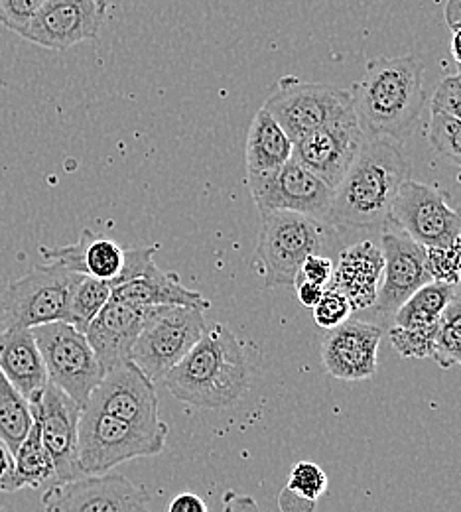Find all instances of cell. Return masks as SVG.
Instances as JSON below:
<instances>
[{
  "instance_id": "4fadbf2b",
  "label": "cell",
  "mask_w": 461,
  "mask_h": 512,
  "mask_svg": "<svg viewBox=\"0 0 461 512\" xmlns=\"http://www.w3.org/2000/svg\"><path fill=\"white\" fill-rule=\"evenodd\" d=\"M148 493L119 473L83 475L46 489L44 512H150Z\"/></svg>"
},
{
  "instance_id": "7dc6e473",
  "label": "cell",
  "mask_w": 461,
  "mask_h": 512,
  "mask_svg": "<svg viewBox=\"0 0 461 512\" xmlns=\"http://www.w3.org/2000/svg\"><path fill=\"white\" fill-rule=\"evenodd\" d=\"M460 75H461V67H460Z\"/></svg>"
},
{
  "instance_id": "7402d4cb",
  "label": "cell",
  "mask_w": 461,
  "mask_h": 512,
  "mask_svg": "<svg viewBox=\"0 0 461 512\" xmlns=\"http://www.w3.org/2000/svg\"><path fill=\"white\" fill-rule=\"evenodd\" d=\"M48 262H60L69 270L91 276L97 280L115 282L125 270L127 249H123L117 241L101 237L89 229H85L75 245L56 247V249H40Z\"/></svg>"
},
{
  "instance_id": "b9f144b4",
  "label": "cell",
  "mask_w": 461,
  "mask_h": 512,
  "mask_svg": "<svg viewBox=\"0 0 461 512\" xmlns=\"http://www.w3.org/2000/svg\"><path fill=\"white\" fill-rule=\"evenodd\" d=\"M444 16H446V24L450 26V30H461V0H448L446 8H444Z\"/></svg>"
},
{
  "instance_id": "8d00e7d4",
  "label": "cell",
  "mask_w": 461,
  "mask_h": 512,
  "mask_svg": "<svg viewBox=\"0 0 461 512\" xmlns=\"http://www.w3.org/2000/svg\"><path fill=\"white\" fill-rule=\"evenodd\" d=\"M333 268H335V262L324 255H312L308 256L300 268V274H298V280H304V282H312V284H318V286H328L330 284L331 276H333Z\"/></svg>"
},
{
  "instance_id": "d590c367",
  "label": "cell",
  "mask_w": 461,
  "mask_h": 512,
  "mask_svg": "<svg viewBox=\"0 0 461 512\" xmlns=\"http://www.w3.org/2000/svg\"><path fill=\"white\" fill-rule=\"evenodd\" d=\"M432 113H440L461 121V75H450L440 81L430 101Z\"/></svg>"
},
{
  "instance_id": "ab89813d",
  "label": "cell",
  "mask_w": 461,
  "mask_h": 512,
  "mask_svg": "<svg viewBox=\"0 0 461 512\" xmlns=\"http://www.w3.org/2000/svg\"><path fill=\"white\" fill-rule=\"evenodd\" d=\"M14 455L0 442V493H12Z\"/></svg>"
},
{
  "instance_id": "8fae6325",
  "label": "cell",
  "mask_w": 461,
  "mask_h": 512,
  "mask_svg": "<svg viewBox=\"0 0 461 512\" xmlns=\"http://www.w3.org/2000/svg\"><path fill=\"white\" fill-rule=\"evenodd\" d=\"M83 410L119 418L146 432L168 434L160 418L156 386L132 361L105 371Z\"/></svg>"
},
{
  "instance_id": "7c38bea8",
  "label": "cell",
  "mask_w": 461,
  "mask_h": 512,
  "mask_svg": "<svg viewBox=\"0 0 461 512\" xmlns=\"http://www.w3.org/2000/svg\"><path fill=\"white\" fill-rule=\"evenodd\" d=\"M247 180L261 215L270 211H288L328 227L333 190L298 160L292 158L270 174Z\"/></svg>"
},
{
  "instance_id": "ee69618b",
  "label": "cell",
  "mask_w": 461,
  "mask_h": 512,
  "mask_svg": "<svg viewBox=\"0 0 461 512\" xmlns=\"http://www.w3.org/2000/svg\"><path fill=\"white\" fill-rule=\"evenodd\" d=\"M109 2H111V0H95V4H97V6H99L103 12H107V6H109Z\"/></svg>"
},
{
  "instance_id": "ffe728a7",
  "label": "cell",
  "mask_w": 461,
  "mask_h": 512,
  "mask_svg": "<svg viewBox=\"0 0 461 512\" xmlns=\"http://www.w3.org/2000/svg\"><path fill=\"white\" fill-rule=\"evenodd\" d=\"M381 276V249L371 241H363L341 251L328 286L341 292L349 300L353 312H361L371 310L375 306Z\"/></svg>"
},
{
  "instance_id": "7bdbcfd3",
  "label": "cell",
  "mask_w": 461,
  "mask_h": 512,
  "mask_svg": "<svg viewBox=\"0 0 461 512\" xmlns=\"http://www.w3.org/2000/svg\"><path fill=\"white\" fill-rule=\"evenodd\" d=\"M452 56L461 67V30H454L452 36Z\"/></svg>"
},
{
  "instance_id": "f1b7e54d",
  "label": "cell",
  "mask_w": 461,
  "mask_h": 512,
  "mask_svg": "<svg viewBox=\"0 0 461 512\" xmlns=\"http://www.w3.org/2000/svg\"><path fill=\"white\" fill-rule=\"evenodd\" d=\"M432 359L446 371L456 365L461 367V294L458 292L438 325Z\"/></svg>"
},
{
  "instance_id": "7a4b0ae2",
  "label": "cell",
  "mask_w": 461,
  "mask_h": 512,
  "mask_svg": "<svg viewBox=\"0 0 461 512\" xmlns=\"http://www.w3.org/2000/svg\"><path fill=\"white\" fill-rule=\"evenodd\" d=\"M347 91L363 132L400 144L410 136L426 105L424 64L412 54L371 60L363 77Z\"/></svg>"
},
{
  "instance_id": "f6af8a7d",
  "label": "cell",
  "mask_w": 461,
  "mask_h": 512,
  "mask_svg": "<svg viewBox=\"0 0 461 512\" xmlns=\"http://www.w3.org/2000/svg\"><path fill=\"white\" fill-rule=\"evenodd\" d=\"M456 292H458V294H461V280L460 284H458V288H456Z\"/></svg>"
},
{
  "instance_id": "f546056e",
  "label": "cell",
  "mask_w": 461,
  "mask_h": 512,
  "mask_svg": "<svg viewBox=\"0 0 461 512\" xmlns=\"http://www.w3.org/2000/svg\"><path fill=\"white\" fill-rule=\"evenodd\" d=\"M328 483V475L318 463L300 461L292 467L286 489L282 493L302 501L304 505L314 507L320 501V497H324V493L328 491Z\"/></svg>"
},
{
  "instance_id": "ba28073f",
  "label": "cell",
  "mask_w": 461,
  "mask_h": 512,
  "mask_svg": "<svg viewBox=\"0 0 461 512\" xmlns=\"http://www.w3.org/2000/svg\"><path fill=\"white\" fill-rule=\"evenodd\" d=\"M207 325L201 310L162 306L138 335L131 361L152 383H164L168 373L194 349Z\"/></svg>"
},
{
  "instance_id": "9c48e42d",
  "label": "cell",
  "mask_w": 461,
  "mask_h": 512,
  "mask_svg": "<svg viewBox=\"0 0 461 512\" xmlns=\"http://www.w3.org/2000/svg\"><path fill=\"white\" fill-rule=\"evenodd\" d=\"M32 335L42 353L50 384L85 408L91 392L105 375L85 333L67 321H56L34 327Z\"/></svg>"
},
{
  "instance_id": "ac0fdd59",
  "label": "cell",
  "mask_w": 461,
  "mask_h": 512,
  "mask_svg": "<svg viewBox=\"0 0 461 512\" xmlns=\"http://www.w3.org/2000/svg\"><path fill=\"white\" fill-rule=\"evenodd\" d=\"M381 339L379 325L351 318L328 333L322 343V361L339 381H367L377 373Z\"/></svg>"
},
{
  "instance_id": "74e56055",
  "label": "cell",
  "mask_w": 461,
  "mask_h": 512,
  "mask_svg": "<svg viewBox=\"0 0 461 512\" xmlns=\"http://www.w3.org/2000/svg\"><path fill=\"white\" fill-rule=\"evenodd\" d=\"M223 512H261V507L251 495L227 491L223 495Z\"/></svg>"
},
{
  "instance_id": "30bf717a",
  "label": "cell",
  "mask_w": 461,
  "mask_h": 512,
  "mask_svg": "<svg viewBox=\"0 0 461 512\" xmlns=\"http://www.w3.org/2000/svg\"><path fill=\"white\" fill-rule=\"evenodd\" d=\"M389 221L424 249H438L461 237V207H452L448 193L406 180L396 195Z\"/></svg>"
},
{
  "instance_id": "836d02e7",
  "label": "cell",
  "mask_w": 461,
  "mask_h": 512,
  "mask_svg": "<svg viewBox=\"0 0 461 512\" xmlns=\"http://www.w3.org/2000/svg\"><path fill=\"white\" fill-rule=\"evenodd\" d=\"M314 312V320L324 327V329H335L339 327L341 323H345L347 320H351V314H353V308L349 304V300L333 290L330 286L324 288V294L320 298V302L316 304V308L312 310Z\"/></svg>"
},
{
  "instance_id": "484cf974",
  "label": "cell",
  "mask_w": 461,
  "mask_h": 512,
  "mask_svg": "<svg viewBox=\"0 0 461 512\" xmlns=\"http://www.w3.org/2000/svg\"><path fill=\"white\" fill-rule=\"evenodd\" d=\"M58 483L54 461L44 448L40 428L34 422L24 442L14 453V475H12V491L20 489H48Z\"/></svg>"
},
{
  "instance_id": "f35d334b",
  "label": "cell",
  "mask_w": 461,
  "mask_h": 512,
  "mask_svg": "<svg viewBox=\"0 0 461 512\" xmlns=\"http://www.w3.org/2000/svg\"><path fill=\"white\" fill-rule=\"evenodd\" d=\"M168 512H209V509L196 493H180L172 499Z\"/></svg>"
},
{
  "instance_id": "277c9868",
  "label": "cell",
  "mask_w": 461,
  "mask_h": 512,
  "mask_svg": "<svg viewBox=\"0 0 461 512\" xmlns=\"http://www.w3.org/2000/svg\"><path fill=\"white\" fill-rule=\"evenodd\" d=\"M330 231V227L304 215L288 211L263 213L255 256L264 288H294L304 260L326 249Z\"/></svg>"
},
{
  "instance_id": "cb8c5ba5",
  "label": "cell",
  "mask_w": 461,
  "mask_h": 512,
  "mask_svg": "<svg viewBox=\"0 0 461 512\" xmlns=\"http://www.w3.org/2000/svg\"><path fill=\"white\" fill-rule=\"evenodd\" d=\"M294 156V142L264 109H259L245 146L247 178L270 174L290 162Z\"/></svg>"
},
{
  "instance_id": "4316f807",
  "label": "cell",
  "mask_w": 461,
  "mask_h": 512,
  "mask_svg": "<svg viewBox=\"0 0 461 512\" xmlns=\"http://www.w3.org/2000/svg\"><path fill=\"white\" fill-rule=\"evenodd\" d=\"M32 426L30 402L0 373V442L14 455Z\"/></svg>"
},
{
  "instance_id": "2e32d148",
  "label": "cell",
  "mask_w": 461,
  "mask_h": 512,
  "mask_svg": "<svg viewBox=\"0 0 461 512\" xmlns=\"http://www.w3.org/2000/svg\"><path fill=\"white\" fill-rule=\"evenodd\" d=\"M365 140L367 134L359 127L353 113L294 142L292 158L335 190Z\"/></svg>"
},
{
  "instance_id": "83f0119b",
  "label": "cell",
  "mask_w": 461,
  "mask_h": 512,
  "mask_svg": "<svg viewBox=\"0 0 461 512\" xmlns=\"http://www.w3.org/2000/svg\"><path fill=\"white\" fill-rule=\"evenodd\" d=\"M113 288V282L83 276L71 294L67 323H71L77 331L85 333L89 323L111 302Z\"/></svg>"
},
{
  "instance_id": "603a6c76",
  "label": "cell",
  "mask_w": 461,
  "mask_h": 512,
  "mask_svg": "<svg viewBox=\"0 0 461 512\" xmlns=\"http://www.w3.org/2000/svg\"><path fill=\"white\" fill-rule=\"evenodd\" d=\"M0 373L28 402L48 386V371L32 329L0 331Z\"/></svg>"
},
{
  "instance_id": "6da1fadb",
  "label": "cell",
  "mask_w": 461,
  "mask_h": 512,
  "mask_svg": "<svg viewBox=\"0 0 461 512\" xmlns=\"http://www.w3.org/2000/svg\"><path fill=\"white\" fill-rule=\"evenodd\" d=\"M408 162L400 144L389 138H369L333 190L328 227L345 231H375L389 223Z\"/></svg>"
},
{
  "instance_id": "5b68a950",
  "label": "cell",
  "mask_w": 461,
  "mask_h": 512,
  "mask_svg": "<svg viewBox=\"0 0 461 512\" xmlns=\"http://www.w3.org/2000/svg\"><path fill=\"white\" fill-rule=\"evenodd\" d=\"M83 274L46 262L14 280L2 298V329H34L67 321L69 302Z\"/></svg>"
},
{
  "instance_id": "60d3db41",
  "label": "cell",
  "mask_w": 461,
  "mask_h": 512,
  "mask_svg": "<svg viewBox=\"0 0 461 512\" xmlns=\"http://www.w3.org/2000/svg\"><path fill=\"white\" fill-rule=\"evenodd\" d=\"M294 288H296L300 304L304 308H308V310H314L316 304L320 302L322 294H324V286H318V284H312V282H304V280L296 282Z\"/></svg>"
},
{
  "instance_id": "9a60e30c",
  "label": "cell",
  "mask_w": 461,
  "mask_h": 512,
  "mask_svg": "<svg viewBox=\"0 0 461 512\" xmlns=\"http://www.w3.org/2000/svg\"><path fill=\"white\" fill-rule=\"evenodd\" d=\"M34 422L40 428L44 448L48 449L58 483L83 477L79 469V420L83 408L66 392L48 383L44 392L30 402Z\"/></svg>"
},
{
  "instance_id": "8992f818",
  "label": "cell",
  "mask_w": 461,
  "mask_h": 512,
  "mask_svg": "<svg viewBox=\"0 0 461 512\" xmlns=\"http://www.w3.org/2000/svg\"><path fill=\"white\" fill-rule=\"evenodd\" d=\"M264 111L284 128L292 142L353 115L349 91L328 83H310L298 77H282L274 93L264 101Z\"/></svg>"
},
{
  "instance_id": "1f68e13d",
  "label": "cell",
  "mask_w": 461,
  "mask_h": 512,
  "mask_svg": "<svg viewBox=\"0 0 461 512\" xmlns=\"http://www.w3.org/2000/svg\"><path fill=\"white\" fill-rule=\"evenodd\" d=\"M426 255L432 282H442L458 288L461 280V237L448 247L426 249Z\"/></svg>"
},
{
  "instance_id": "5bb4252c",
  "label": "cell",
  "mask_w": 461,
  "mask_h": 512,
  "mask_svg": "<svg viewBox=\"0 0 461 512\" xmlns=\"http://www.w3.org/2000/svg\"><path fill=\"white\" fill-rule=\"evenodd\" d=\"M383 284L379 286L377 302L371 308L379 316H395L396 310L422 286L432 282L428 255L422 245L404 235L393 223L381 231Z\"/></svg>"
},
{
  "instance_id": "e575fe53",
  "label": "cell",
  "mask_w": 461,
  "mask_h": 512,
  "mask_svg": "<svg viewBox=\"0 0 461 512\" xmlns=\"http://www.w3.org/2000/svg\"><path fill=\"white\" fill-rule=\"evenodd\" d=\"M48 0H0V24L22 34Z\"/></svg>"
},
{
  "instance_id": "44dd1931",
  "label": "cell",
  "mask_w": 461,
  "mask_h": 512,
  "mask_svg": "<svg viewBox=\"0 0 461 512\" xmlns=\"http://www.w3.org/2000/svg\"><path fill=\"white\" fill-rule=\"evenodd\" d=\"M111 300L144 308L184 306L201 312L211 306L203 294L186 288L176 272H164L156 266V262L150 264L140 276L115 286Z\"/></svg>"
},
{
  "instance_id": "d6a6232c",
  "label": "cell",
  "mask_w": 461,
  "mask_h": 512,
  "mask_svg": "<svg viewBox=\"0 0 461 512\" xmlns=\"http://www.w3.org/2000/svg\"><path fill=\"white\" fill-rule=\"evenodd\" d=\"M391 345L404 359H428L434 355V341L436 333L428 331H410L393 325L389 329Z\"/></svg>"
},
{
  "instance_id": "3957f363",
  "label": "cell",
  "mask_w": 461,
  "mask_h": 512,
  "mask_svg": "<svg viewBox=\"0 0 461 512\" xmlns=\"http://www.w3.org/2000/svg\"><path fill=\"white\" fill-rule=\"evenodd\" d=\"M249 383L251 371L243 343L227 325L211 323L162 384L186 404L219 410L235 404Z\"/></svg>"
},
{
  "instance_id": "e0dca14e",
  "label": "cell",
  "mask_w": 461,
  "mask_h": 512,
  "mask_svg": "<svg viewBox=\"0 0 461 512\" xmlns=\"http://www.w3.org/2000/svg\"><path fill=\"white\" fill-rule=\"evenodd\" d=\"M105 14L95 0H48L20 36L40 48L62 52L97 40Z\"/></svg>"
},
{
  "instance_id": "bcb514c9",
  "label": "cell",
  "mask_w": 461,
  "mask_h": 512,
  "mask_svg": "<svg viewBox=\"0 0 461 512\" xmlns=\"http://www.w3.org/2000/svg\"><path fill=\"white\" fill-rule=\"evenodd\" d=\"M0 512H6V511H4V509H0Z\"/></svg>"
},
{
  "instance_id": "d6986e66",
  "label": "cell",
  "mask_w": 461,
  "mask_h": 512,
  "mask_svg": "<svg viewBox=\"0 0 461 512\" xmlns=\"http://www.w3.org/2000/svg\"><path fill=\"white\" fill-rule=\"evenodd\" d=\"M158 308L132 306L111 300L89 323L85 337L103 371L131 361L132 347Z\"/></svg>"
},
{
  "instance_id": "4dcf8cb0",
  "label": "cell",
  "mask_w": 461,
  "mask_h": 512,
  "mask_svg": "<svg viewBox=\"0 0 461 512\" xmlns=\"http://www.w3.org/2000/svg\"><path fill=\"white\" fill-rule=\"evenodd\" d=\"M428 140L438 154L450 158L461 168V121L440 113H432Z\"/></svg>"
},
{
  "instance_id": "d4e9b609",
  "label": "cell",
  "mask_w": 461,
  "mask_h": 512,
  "mask_svg": "<svg viewBox=\"0 0 461 512\" xmlns=\"http://www.w3.org/2000/svg\"><path fill=\"white\" fill-rule=\"evenodd\" d=\"M456 288L442 282H428L418 292H414L395 314L396 327L410 331L436 333L440 320L454 300Z\"/></svg>"
},
{
  "instance_id": "52a82bcc",
  "label": "cell",
  "mask_w": 461,
  "mask_h": 512,
  "mask_svg": "<svg viewBox=\"0 0 461 512\" xmlns=\"http://www.w3.org/2000/svg\"><path fill=\"white\" fill-rule=\"evenodd\" d=\"M166 438L168 434L146 432L119 418L83 410L79 420V469L83 475H105L125 461L162 453Z\"/></svg>"
}]
</instances>
